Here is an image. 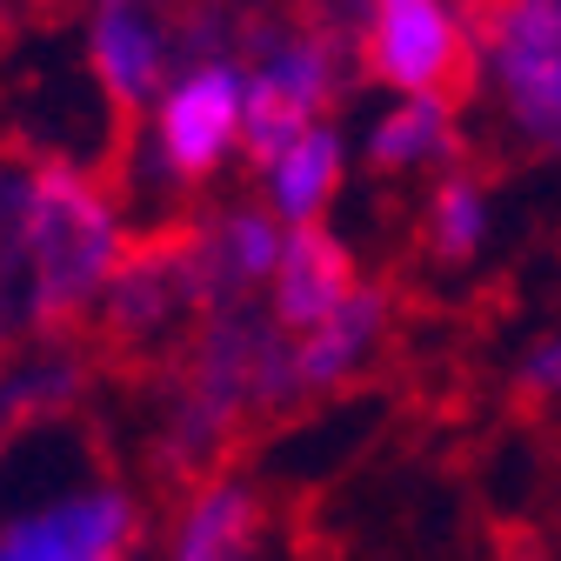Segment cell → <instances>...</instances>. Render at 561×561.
I'll list each match as a JSON object with an SVG mask.
<instances>
[{
  "label": "cell",
  "instance_id": "obj_6",
  "mask_svg": "<svg viewBox=\"0 0 561 561\" xmlns=\"http://www.w3.org/2000/svg\"><path fill=\"white\" fill-rule=\"evenodd\" d=\"M241 54L181 60L161 101L148 107V161L168 187H207L241 154Z\"/></svg>",
  "mask_w": 561,
  "mask_h": 561
},
{
  "label": "cell",
  "instance_id": "obj_17",
  "mask_svg": "<svg viewBox=\"0 0 561 561\" xmlns=\"http://www.w3.org/2000/svg\"><path fill=\"white\" fill-rule=\"evenodd\" d=\"M515 394H522V401H561V328H548L528 355H522Z\"/></svg>",
  "mask_w": 561,
  "mask_h": 561
},
{
  "label": "cell",
  "instance_id": "obj_1",
  "mask_svg": "<svg viewBox=\"0 0 561 561\" xmlns=\"http://www.w3.org/2000/svg\"><path fill=\"white\" fill-rule=\"evenodd\" d=\"M121 187L67 154H0V288L34 341H81L127 254Z\"/></svg>",
  "mask_w": 561,
  "mask_h": 561
},
{
  "label": "cell",
  "instance_id": "obj_18",
  "mask_svg": "<svg viewBox=\"0 0 561 561\" xmlns=\"http://www.w3.org/2000/svg\"><path fill=\"white\" fill-rule=\"evenodd\" d=\"M14 321H21L14 314V295L0 288V375H8V355H14Z\"/></svg>",
  "mask_w": 561,
  "mask_h": 561
},
{
  "label": "cell",
  "instance_id": "obj_16",
  "mask_svg": "<svg viewBox=\"0 0 561 561\" xmlns=\"http://www.w3.org/2000/svg\"><path fill=\"white\" fill-rule=\"evenodd\" d=\"M488 241V174H474L468 161L442 168L428 201H421V248L442 267H468Z\"/></svg>",
  "mask_w": 561,
  "mask_h": 561
},
{
  "label": "cell",
  "instance_id": "obj_14",
  "mask_svg": "<svg viewBox=\"0 0 561 561\" xmlns=\"http://www.w3.org/2000/svg\"><path fill=\"white\" fill-rule=\"evenodd\" d=\"M280 241H288V228L267 207H221V215H207L201 221L207 295L215 301H261L267 280H274V261H280Z\"/></svg>",
  "mask_w": 561,
  "mask_h": 561
},
{
  "label": "cell",
  "instance_id": "obj_10",
  "mask_svg": "<svg viewBox=\"0 0 561 561\" xmlns=\"http://www.w3.org/2000/svg\"><path fill=\"white\" fill-rule=\"evenodd\" d=\"M261 528H267L261 488L234 468H215L181 495L168 561H261Z\"/></svg>",
  "mask_w": 561,
  "mask_h": 561
},
{
  "label": "cell",
  "instance_id": "obj_8",
  "mask_svg": "<svg viewBox=\"0 0 561 561\" xmlns=\"http://www.w3.org/2000/svg\"><path fill=\"white\" fill-rule=\"evenodd\" d=\"M140 495L121 481H88L0 528V561H134Z\"/></svg>",
  "mask_w": 561,
  "mask_h": 561
},
{
  "label": "cell",
  "instance_id": "obj_5",
  "mask_svg": "<svg viewBox=\"0 0 561 561\" xmlns=\"http://www.w3.org/2000/svg\"><path fill=\"white\" fill-rule=\"evenodd\" d=\"M355 60L388 94L461 101L474 88V14L468 0H368Z\"/></svg>",
  "mask_w": 561,
  "mask_h": 561
},
{
  "label": "cell",
  "instance_id": "obj_11",
  "mask_svg": "<svg viewBox=\"0 0 561 561\" xmlns=\"http://www.w3.org/2000/svg\"><path fill=\"white\" fill-rule=\"evenodd\" d=\"M388 321H394V301L388 288H375V280H362L355 295H347L321 328L295 334V381H301V401L314 394H334L347 388L368 362H375V347L388 341Z\"/></svg>",
  "mask_w": 561,
  "mask_h": 561
},
{
  "label": "cell",
  "instance_id": "obj_12",
  "mask_svg": "<svg viewBox=\"0 0 561 561\" xmlns=\"http://www.w3.org/2000/svg\"><path fill=\"white\" fill-rule=\"evenodd\" d=\"M468 148L461 134V101H442V94H394L375 121H368V140L362 154L375 174H421V168H455Z\"/></svg>",
  "mask_w": 561,
  "mask_h": 561
},
{
  "label": "cell",
  "instance_id": "obj_2",
  "mask_svg": "<svg viewBox=\"0 0 561 561\" xmlns=\"http://www.w3.org/2000/svg\"><path fill=\"white\" fill-rule=\"evenodd\" d=\"M207 301L215 295H207L201 221H154L127 234V254L107 274L81 341L121 375H168L207 321Z\"/></svg>",
  "mask_w": 561,
  "mask_h": 561
},
{
  "label": "cell",
  "instance_id": "obj_13",
  "mask_svg": "<svg viewBox=\"0 0 561 561\" xmlns=\"http://www.w3.org/2000/svg\"><path fill=\"white\" fill-rule=\"evenodd\" d=\"M341 174H347L341 127H334V121H314L308 134H295L288 148L261 168V207H267L280 228L328 221V207H334V194H341Z\"/></svg>",
  "mask_w": 561,
  "mask_h": 561
},
{
  "label": "cell",
  "instance_id": "obj_15",
  "mask_svg": "<svg viewBox=\"0 0 561 561\" xmlns=\"http://www.w3.org/2000/svg\"><path fill=\"white\" fill-rule=\"evenodd\" d=\"M88 375H94V347L88 341H41L27 355V368H14L0 381V435L41 428V421L81 408Z\"/></svg>",
  "mask_w": 561,
  "mask_h": 561
},
{
  "label": "cell",
  "instance_id": "obj_9",
  "mask_svg": "<svg viewBox=\"0 0 561 561\" xmlns=\"http://www.w3.org/2000/svg\"><path fill=\"white\" fill-rule=\"evenodd\" d=\"M355 288H362L355 248L328 221H308V228H288V241H280V261H274V280H267V314L288 334H308Z\"/></svg>",
  "mask_w": 561,
  "mask_h": 561
},
{
  "label": "cell",
  "instance_id": "obj_4",
  "mask_svg": "<svg viewBox=\"0 0 561 561\" xmlns=\"http://www.w3.org/2000/svg\"><path fill=\"white\" fill-rule=\"evenodd\" d=\"M474 81L528 154L561 161V0H474Z\"/></svg>",
  "mask_w": 561,
  "mask_h": 561
},
{
  "label": "cell",
  "instance_id": "obj_7",
  "mask_svg": "<svg viewBox=\"0 0 561 561\" xmlns=\"http://www.w3.org/2000/svg\"><path fill=\"white\" fill-rule=\"evenodd\" d=\"M174 14L161 0H94L88 14V67L114 121H140L174 81Z\"/></svg>",
  "mask_w": 561,
  "mask_h": 561
},
{
  "label": "cell",
  "instance_id": "obj_3",
  "mask_svg": "<svg viewBox=\"0 0 561 561\" xmlns=\"http://www.w3.org/2000/svg\"><path fill=\"white\" fill-rule=\"evenodd\" d=\"M241 161L267 168L295 134L328 121L347 75V41L321 21H241Z\"/></svg>",
  "mask_w": 561,
  "mask_h": 561
}]
</instances>
